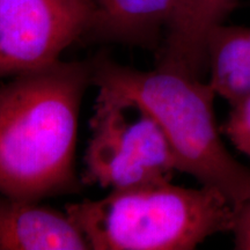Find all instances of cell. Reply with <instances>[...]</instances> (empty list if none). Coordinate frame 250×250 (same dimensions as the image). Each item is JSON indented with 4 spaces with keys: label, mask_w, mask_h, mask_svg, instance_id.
<instances>
[{
    "label": "cell",
    "mask_w": 250,
    "mask_h": 250,
    "mask_svg": "<svg viewBox=\"0 0 250 250\" xmlns=\"http://www.w3.org/2000/svg\"><path fill=\"white\" fill-rule=\"evenodd\" d=\"M92 61L62 62L0 86V192L41 199L72 191L78 121Z\"/></svg>",
    "instance_id": "cell-1"
},
{
    "label": "cell",
    "mask_w": 250,
    "mask_h": 250,
    "mask_svg": "<svg viewBox=\"0 0 250 250\" xmlns=\"http://www.w3.org/2000/svg\"><path fill=\"white\" fill-rule=\"evenodd\" d=\"M92 67L93 85L126 94L158 122L179 173L220 191L235 208L249 198L250 167L225 145L214 112L217 95L208 81L160 66L140 71L100 56Z\"/></svg>",
    "instance_id": "cell-2"
},
{
    "label": "cell",
    "mask_w": 250,
    "mask_h": 250,
    "mask_svg": "<svg viewBox=\"0 0 250 250\" xmlns=\"http://www.w3.org/2000/svg\"><path fill=\"white\" fill-rule=\"evenodd\" d=\"M235 206L213 188L171 181L110 190L65 212L94 250H191L229 232Z\"/></svg>",
    "instance_id": "cell-3"
},
{
    "label": "cell",
    "mask_w": 250,
    "mask_h": 250,
    "mask_svg": "<svg viewBox=\"0 0 250 250\" xmlns=\"http://www.w3.org/2000/svg\"><path fill=\"white\" fill-rule=\"evenodd\" d=\"M98 88L81 182L117 190L171 181L179 168L158 122L126 94Z\"/></svg>",
    "instance_id": "cell-4"
},
{
    "label": "cell",
    "mask_w": 250,
    "mask_h": 250,
    "mask_svg": "<svg viewBox=\"0 0 250 250\" xmlns=\"http://www.w3.org/2000/svg\"><path fill=\"white\" fill-rule=\"evenodd\" d=\"M88 0H0V78L48 67L88 36Z\"/></svg>",
    "instance_id": "cell-5"
},
{
    "label": "cell",
    "mask_w": 250,
    "mask_h": 250,
    "mask_svg": "<svg viewBox=\"0 0 250 250\" xmlns=\"http://www.w3.org/2000/svg\"><path fill=\"white\" fill-rule=\"evenodd\" d=\"M239 0H176L158 51L155 66L203 78L208 73L206 43Z\"/></svg>",
    "instance_id": "cell-6"
},
{
    "label": "cell",
    "mask_w": 250,
    "mask_h": 250,
    "mask_svg": "<svg viewBox=\"0 0 250 250\" xmlns=\"http://www.w3.org/2000/svg\"><path fill=\"white\" fill-rule=\"evenodd\" d=\"M0 249L85 250L90 247L65 211L0 192Z\"/></svg>",
    "instance_id": "cell-7"
},
{
    "label": "cell",
    "mask_w": 250,
    "mask_h": 250,
    "mask_svg": "<svg viewBox=\"0 0 250 250\" xmlns=\"http://www.w3.org/2000/svg\"><path fill=\"white\" fill-rule=\"evenodd\" d=\"M176 0H96L88 35L153 49L160 43Z\"/></svg>",
    "instance_id": "cell-8"
},
{
    "label": "cell",
    "mask_w": 250,
    "mask_h": 250,
    "mask_svg": "<svg viewBox=\"0 0 250 250\" xmlns=\"http://www.w3.org/2000/svg\"><path fill=\"white\" fill-rule=\"evenodd\" d=\"M208 83L230 104L250 95V27L221 23L206 43Z\"/></svg>",
    "instance_id": "cell-9"
},
{
    "label": "cell",
    "mask_w": 250,
    "mask_h": 250,
    "mask_svg": "<svg viewBox=\"0 0 250 250\" xmlns=\"http://www.w3.org/2000/svg\"><path fill=\"white\" fill-rule=\"evenodd\" d=\"M221 132L237 152L250 159V95L230 104Z\"/></svg>",
    "instance_id": "cell-10"
},
{
    "label": "cell",
    "mask_w": 250,
    "mask_h": 250,
    "mask_svg": "<svg viewBox=\"0 0 250 250\" xmlns=\"http://www.w3.org/2000/svg\"><path fill=\"white\" fill-rule=\"evenodd\" d=\"M229 233L234 249L250 250V197L235 208Z\"/></svg>",
    "instance_id": "cell-11"
},
{
    "label": "cell",
    "mask_w": 250,
    "mask_h": 250,
    "mask_svg": "<svg viewBox=\"0 0 250 250\" xmlns=\"http://www.w3.org/2000/svg\"><path fill=\"white\" fill-rule=\"evenodd\" d=\"M88 1H89V2H92L93 6H94V5H95V1H96V0H88Z\"/></svg>",
    "instance_id": "cell-12"
}]
</instances>
